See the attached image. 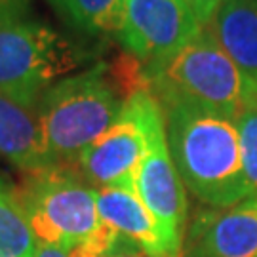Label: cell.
<instances>
[{
	"label": "cell",
	"mask_w": 257,
	"mask_h": 257,
	"mask_svg": "<svg viewBox=\"0 0 257 257\" xmlns=\"http://www.w3.org/2000/svg\"><path fill=\"white\" fill-rule=\"evenodd\" d=\"M204 25L181 0H124L118 40L143 63L174 54Z\"/></svg>",
	"instance_id": "ba28073f"
},
{
	"label": "cell",
	"mask_w": 257,
	"mask_h": 257,
	"mask_svg": "<svg viewBox=\"0 0 257 257\" xmlns=\"http://www.w3.org/2000/svg\"><path fill=\"white\" fill-rule=\"evenodd\" d=\"M73 29L90 37L118 35L124 0H48Z\"/></svg>",
	"instance_id": "4fadbf2b"
},
{
	"label": "cell",
	"mask_w": 257,
	"mask_h": 257,
	"mask_svg": "<svg viewBox=\"0 0 257 257\" xmlns=\"http://www.w3.org/2000/svg\"><path fill=\"white\" fill-rule=\"evenodd\" d=\"M208 29L223 52L257 84V0H225Z\"/></svg>",
	"instance_id": "7c38bea8"
},
{
	"label": "cell",
	"mask_w": 257,
	"mask_h": 257,
	"mask_svg": "<svg viewBox=\"0 0 257 257\" xmlns=\"http://www.w3.org/2000/svg\"><path fill=\"white\" fill-rule=\"evenodd\" d=\"M162 110L149 92H136L124 101L118 120L78 158V170L95 189H134L149 149L151 122Z\"/></svg>",
	"instance_id": "8992f818"
},
{
	"label": "cell",
	"mask_w": 257,
	"mask_h": 257,
	"mask_svg": "<svg viewBox=\"0 0 257 257\" xmlns=\"http://www.w3.org/2000/svg\"><path fill=\"white\" fill-rule=\"evenodd\" d=\"M29 0H0V10H27Z\"/></svg>",
	"instance_id": "d6986e66"
},
{
	"label": "cell",
	"mask_w": 257,
	"mask_h": 257,
	"mask_svg": "<svg viewBox=\"0 0 257 257\" xmlns=\"http://www.w3.org/2000/svg\"><path fill=\"white\" fill-rule=\"evenodd\" d=\"M86 57L78 44L27 10H0V95L37 109L40 95Z\"/></svg>",
	"instance_id": "277c9868"
},
{
	"label": "cell",
	"mask_w": 257,
	"mask_h": 257,
	"mask_svg": "<svg viewBox=\"0 0 257 257\" xmlns=\"http://www.w3.org/2000/svg\"><path fill=\"white\" fill-rule=\"evenodd\" d=\"M35 257H69V255H67V251L61 248L48 246V244H38Z\"/></svg>",
	"instance_id": "ac0fdd59"
},
{
	"label": "cell",
	"mask_w": 257,
	"mask_h": 257,
	"mask_svg": "<svg viewBox=\"0 0 257 257\" xmlns=\"http://www.w3.org/2000/svg\"><path fill=\"white\" fill-rule=\"evenodd\" d=\"M166 138L183 185L210 208L225 210L251 196L236 120L196 105H166Z\"/></svg>",
	"instance_id": "6da1fadb"
},
{
	"label": "cell",
	"mask_w": 257,
	"mask_h": 257,
	"mask_svg": "<svg viewBox=\"0 0 257 257\" xmlns=\"http://www.w3.org/2000/svg\"><path fill=\"white\" fill-rule=\"evenodd\" d=\"M105 257H149V255L145 251H141L134 242H130L128 238L120 236L118 242L114 244V248L110 249Z\"/></svg>",
	"instance_id": "e0dca14e"
},
{
	"label": "cell",
	"mask_w": 257,
	"mask_h": 257,
	"mask_svg": "<svg viewBox=\"0 0 257 257\" xmlns=\"http://www.w3.org/2000/svg\"><path fill=\"white\" fill-rule=\"evenodd\" d=\"M181 2H185L189 6V10L198 18V21L202 23L204 27H208L225 0H181Z\"/></svg>",
	"instance_id": "2e32d148"
},
{
	"label": "cell",
	"mask_w": 257,
	"mask_h": 257,
	"mask_svg": "<svg viewBox=\"0 0 257 257\" xmlns=\"http://www.w3.org/2000/svg\"><path fill=\"white\" fill-rule=\"evenodd\" d=\"M143 71L147 92L160 107L185 103L236 120L257 101V84L223 52L208 27L174 54L143 63Z\"/></svg>",
	"instance_id": "7a4b0ae2"
},
{
	"label": "cell",
	"mask_w": 257,
	"mask_h": 257,
	"mask_svg": "<svg viewBox=\"0 0 257 257\" xmlns=\"http://www.w3.org/2000/svg\"><path fill=\"white\" fill-rule=\"evenodd\" d=\"M122 109L124 99L105 63L50 86L35 110L52 162L78 164L80 155L118 120Z\"/></svg>",
	"instance_id": "3957f363"
},
{
	"label": "cell",
	"mask_w": 257,
	"mask_h": 257,
	"mask_svg": "<svg viewBox=\"0 0 257 257\" xmlns=\"http://www.w3.org/2000/svg\"><path fill=\"white\" fill-rule=\"evenodd\" d=\"M38 242L12 194H0V257H35Z\"/></svg>",
	"instance_id": "5bb4252c"
},
{
	"label": "cell",
	"mask_w": 257,
	"mask_h": 257,
	"mask_svg": "<svg viewBox=\"0 0 257 257\" xmlns=\"http://www.w3.org/2000/svg\"><path fill=\"white\" fill-rule=\"evenodd\" d=\"M97 211L103 223L134 242L149 257H175L138 191L97 189Z\"/></svg>",
	"instance_id": "30bf717a"
},
{
	"label": "cell",
	"mask_w": 257,
	"mask_h": 257,
	"mask_svg": "<svg viewBox=\"0 0 257 257\" xmlns=\"http://www.w3.org/2000/svg\"><path fill=\"white\" fill-rule=\"evenodd\" d=\"M136 191L156 219L172 253L181 257L187 223V196L168 149L164 109L151 122L149 149L138 168Z\"/></svg>",
	"instance_id": "52a82bcc"
},
{
	"label": "cell",
	"mask_w": 257,
	"mask_h": 257,
	"mask_svg": "<svg viewBox=\"0 0 257 257\" xmlns=\"http://www.w3.org/2000/svg\"><path fill=\"white\" fill-rule=\"evenodd\" d=\"M236 126H238L244 174L253 196L257 194V101L240 112Z\"/></svg>",
	"instance_id": "9a60e30c"
},
{
	"label": "cell",
	"mask_w": 257,
	"mask_h": 257,
	"mask_svg": "<svg viewBox=\"0 0 257 257\" xmlns=\"http://www.w3.org/2000/svg\"><path fill=\"white\" fill-rule=\"evenodd\" d=\"M10 194L38 244L71 251L103 227L97 189L84 179L78 166H50L25 174Z\"/></svg>",
	"instance_id": "5b68a950"
},
{
	"label": "cell",
	"mask_w": 257,
	"mask_h": 257,
	"mask_svg": "<svg viewBox=\"0 0 257 257\" xmlns=\"http://www.w3.org/2000/svg\"><path fill=\"white\" fill-rule=\"evenodd\" d=\"M2 193H6V191H4V185H2V181H0V194Z\"/></svg>",
	"instance_id": "ffe728a7"
},
{
	"label": "cell",
	"mask_w": 257,
	"mask_h": 257,
	"mask_svg": "<svg viewBox=\"0 0 257 257\" xmlns=\"http://www.w3.org/2000/svg\"><path fill=\"white\" fill-rule=\"evenodd\" d=\"M0 156L23 174L55 166L46 149L35 109L0 95Z\"/></svg>",
	"instance_id": "8fae6325"
},
{
	"label": "cell",
	"mask_w": 257,
	"mask_h": 257,
	"mask_svg": "<svg viewBox=\"0 0 257 257\" xmlns=\"http://www.w3.org/2000/svg\"><path fill=\"white\" fill-rule=\"evenodd\" d=\"M183 244L185 257H257V194L225 210L200 211Z\"/></svg>",
	"instance_id": "9c48e42d"
}]
</instances>
